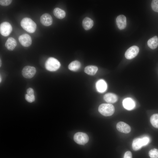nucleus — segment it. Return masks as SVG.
<instances>
[{"mask_svg":"<svg viewBox=\"0 0 158 158\" xmlns=\"http://www.w3.org/2000/svg\"><path fill=\"white\" fill-rule=\"evenodd\" d=\"M20 25L24 30L30 33H34L37 28L36 23L31 19L27 17L21 20Z\"/></svg>","mask_w":158,"mask_h":158,"instance_id":"obj_1","label":"nucleus"},{"mask_svg":"<svg viewBox=\"0 0 158 158\" xmlns=\"http://www.w3.org/2000/svg\"><path fill=\"white\" fill-rule=\"evenodd\" d=\"M98 111L104 116H110L114 113L115 108L114 106L110 104L103 103L99 106Z\"/></svg>","mask_w":158,"mask_h":158,"instance_id":"obj_2","label":"nucleus"},{"mask_svg":"<svg viewBox=\"0 0 158 158\" xmlns=\"http://www.w3.org/2000/svg\"><path fill=\"white\" fill-rule=\"evenodd\" d=\"M60 63L56 59L50 57L47 59L45 64L46 69L49 71H54L57 70L60 67Z\"/></svg>","mask_w":158,"mask_h":158,"instance_id":"obj_3","label":"nucleus"},{"mask_svg":"<svg viewBox=\"0 0 158 158\" xmlns=\"http://www.w3.org/2000/svg\"><path fill=\"white\" fill-rule=\"evenodd\" d=\"M73 139L76 143L80 145H83L88 142L89 137L85 133L78 132L74 134Z\"/></svg>","mask_w":158,"mask_h":158,"instance_id":"obj_4","label":"nucleus"},{"mask_svg":"<svg viewBox=\"0 0 158 158\" xmlns=\"http://www.w3.org/2000/svg\"><path fill=\"white\" fill-rule=\"evenodd\" d=\"M12 30V27L9 23L4 22L0 24V32L2 35L5 37L8 36Z\"/></svg>","mask_w":158,"mask_h":158,"instance_id":"obj_5","label":"nucleus"},{"mask_svg":"<svg viewBox=\"0 0 158 158\" xmlns=\"http://www.w3.org/2000/svg\"><path fill=\"white\" fill-rule=\"evenodd\" d=\"M36 71V69L35 67L27 66L23 68L22 73L23 76L25 78H30L34 76Z\"/></svg>","mask_w":158,"mask_h":158,"instance_id":"obj_6","label":"nucleus"},{"mask_svg":"<svg viewBox=\"0 0 158 158\" xmlns=\"http://www.w3.org/2000/svg\"><path fill=\"white\" fill-rule=\"evenodd\" d=\"M139 47L136 46H133L129 48L126 51L125 56L126 59H130L134 58L138 54Z\"/></svg>","mask_w":158,"mask_h":158,"instance_id":"obj_7","label":"nucleus"},{"mask_svg":"<svg viewBox=\"0 0 158 158\" xmlns=\"http://www.w3.org/2000/svg\"><path fill=\"white\" fill-rule=\"evenodd\" d=\"M18 40L20 44L24 47L30 46L32 43L31 37L27 34H24L20 36Z\"/></svg>","mask_w":158,"mask_h":158,"instance_id":"obj_8","label":"nucleus"},{"mask_svg":"<svg viewBox=\"0 0 158 158\" xmlns=\"http://www.w3.org/2000/svg\"><path fill=\"white\" fill-rule=\"evenodd\" d=\"M116 127L118 131L123 133H128L131 131L130 126L123 122L120 121L118 123Z\"/></svg>","mask_w":158,"mask_h":158,"instance_id":"obj_9","label":"nucleus"},{"mask_svg":"<svg viewBox=\"0 0 158 158\" xmlns=\"http://www.w3.org/2000/svg\"><path fill=\"white\" fill-rule=\"evenodd\" d=\"M40 21L43 25L48 26L52 24L53 19L52 17L49 14L45 13L41 16Z\"/></svg>","mask_w":158,"mask_h":158,"instance_id":"obj_10","label":"nucleus"},{"mask_svg":"<svg viewBox=\"0 0 158 158\" xmlns=\"http://www.w3.org/2000/svg\"><path fill=\"white\" fill-rule=\"evenodd\" d=\"M117 25L118 28L120 30L124 29L126 26V18L123 15L118 16L116 19Z\"/></svg>","mask_w":158,"mask_h":158,"instance_id":"obj_11","label":"nucleus"},{"mask_svg":"<svg viewBox=\"0 0 158 158\" xmlns=\"http://www.w3.org/2000/svg\"><path fill=\"white\" fill-rule=\"evenodd\" d=\"M123 105L125 109L128 110L134 109L135 105L134 101L130 98H127L124 99L123 101Z\"/></svg>","mask_w":158,"mask_h":158,"instance_id":"obj_12","label":"nucleus"},{"mask_svg":"<svg viewBox=\"0 0 158 158\" xmlns=\"http://www.w3.org/2000/svg\"><path fill=\"white\" fill-rule=\"evenodd\" d=\"M96 87L98 92L103 93L107 90V85L106 83L104 80L100 79L98 80L96 83Z\"/></svg>","mask_w":158,"mask_h":158,"instance_id":"obj_13","label":"nucleus"},{"mask_svg":"<svg viewBox=\"0 0 158 158\" xmlns=\"http://www.w3.org/2000/svg\"><path fill=\"white\" fill-rule=\"evenodd\" d=\"M103 98L106 102L109 104L114 103L118 100V97L116 95L110 93L105 94Z\"/></svg>","mask_w":158,"mask_h":158,"instance_id":"obj_14","label":"nucleus"},{"mask_svg":"<svg viewBox=\"0 0 158 158\" xmlns=\"http://www.w3.org/2000/svg\"><path fill=\"white\" fill-rule=\"evenodd\" d=\"M17 45V42L15 39L12 37L8 38L6 40L5 46L6 48L10 51L13 50Z\"/></svg>","mask_w":158,"mask_h":158,"instance_id":"obj_15","label":"nucleus"},{"mask_svg":"<svg viewBox=\"0 0 158 158\" xmlns=\"http://www.w3.org/2000/svg\"><path fill=\"white\" fill-rule=\"evenodd\" d=\"M94 25L93 20L90 18L86 17L83 20L82 25L83 28L86 30L91 29Z\"/></svg>","mask_w":158,"mask_h":158,"instance_id":"obj_16","label":"nucleus"},{"mask_svg":"<svg viewBox=\"0 0 158 158\" xmlns=\"http://www.w3.org/2000/svg\"><path fill=\"white\" fill-rule=\"evenodd\" d=\"M147 45L151 49H154L158 46V37L155 36L149 39L147 41Z\"/></svg>","mask_w":158,"mask_h":158,"instance_id":"obj_17","label":"nucleus"},{"mask_svg":"<svg viewBox=\"0 0 158 158\" xmlns=\"http://www.w3.org/2000/svg\"><path fill=\"white\" fill-rule=\"evenodd\" d=\"M141 138H136L134 139L132 144V147L134 151H137L143 147Z\"/></svg>","mask_w":158,"mask_h":158,"instance_id":"obj_18","label":"nucleus"},{"mask_svg":"<svg viewBox=\"0 0 158 158\" xmlns=\"http://www.w3.org/2000/svg\"><path fill=\"white\" fill-rule=\"evenodd\" d=\"M98 70L97 67L95 66L89 65L85 68L84 71L85 73L90 75H94Z\"/></svg>","mask_w":158,"mask_h":158,"instance_id":"obj_19","label":"nucleus"},{"mask_svg":"<svg viewBox=\"0 0 158 158\" xmlns=\"http://www.w3.org/2000/svg\"><path fill=\"white\" fill-rule=\"evenodd\" d=\"M54 16L59 19L64 18L66 16L65 11L59 8H56L54 9L53 11Z\"/></svg>","mask_w":158,"mask_h":158,"instance_id":"obj_20","label":"nucleus"},{"mask_svg":"<svg viewBox=\"0 0 158 158\" xmlns=\"http://www.w3.org/2000/svg\"><path fill=\"white\" fill-rule=\"evenodd\" d=\"M81 63L78 61H73L71 62L68 65L69 69L72 71H77L81 67Z\"/></svg>","mask_w":158,"mask_h":158,"instance_id":"obj_21","label":"nucleus"},{"mask_svg":"<svg viewBox=\"0 0 158 158\" xmlns=\"http://www.w3.org/2000/svg\"><path fill=\"white\" fill-rule=\"evenodd\" d=\"M150 121L154 127L158 128V114H153L150 117Z\"/></svg>","mask_w":158,"mask_h":158,"instance_id":"obj_22","label":"nucleus"},{"mask_svg":"<svg viewBox=\"0 0 158 158\" xmlns=\"http://www.w3.org/2000/svg\"><path fill=\"white\" fill-rule=\"evenodd\" d=\"M149 155L151 158H158V150L154 148L149 152Z\"/></svg>","mask_w":158,"mask_h":158,"instance_id":"obj_23","label":"nucleus"},{"mask_svg":"<svg viewBox=\"0 0 158 158\" xmlns=\"http://www.w3.org/2000/svg\"><path fill=\"white\" fill-rule=\"evenodd\" d=\"M151 6L152 9L154 11L158 12V0L152 1Z\"/></svg>","mask_w":158,"mask_h":158,"instance_id":"obj_24","label":"nucleus"},{"mask_svg":"<svg viewBox=\"0 0 158 158\" xmlns=\"http://www.w3.org/2000/svg\"><path fill=\"white\" fill-rule=\"evenodd\" d=\"M141 139L143 146L146 145L150 141V139L147 136H144Z\"/></svg>","mask_w":158,"mask_h":158,"instance_id":"obj_25","label":"nucleus"},{"mask_svg":"<svg viewBox=\"0 0 158 158\" xmlns=\"http://www.w3.org/2000/svg\"><path fill=\"white\" fill-rule=\"evenodd\" d=\"M25 98L26 100L29 102L32 103L35 100L34 95L29 96L26 94L25 95Z\"/></svg>","mask_w":158,"mask_h":158,"instance_id":"obj_26","label":"nucleus"},{"mask_svg":"<svg viewBox=\"0 0 158 158\" xmlns=\"http://www.w3.org/2000/svg\"><path fill=\"white\" fill-rule=\"evenodd\" d=\"M12 1L11 0H0V4L2 6H7L9 5Z\"/></svg>","mask_w":158,"mask_h":158,"instance_id":"obj_27","label":"nucleus"},{"mask_svg":"<svg viewBox=\"0 0 158 158\" xmlns=\"http://www.w3.org/2000/svg\"><path fill=\"white\" fill-rule=\"evenodd\" d=\"M131 152L130 151L126 152L124 154L123 158H132Z\"/></svg>","mask_w":158,"mask_h":158,"instance_id":"obj_28","label":"nucleus"},{"mask_svg":"<svg viewBox=\"0 0 158 158\" xmlns=\"http://www.w3.org/2000/svg\"><path fill=\"white\" fill-rule=\"evenodd\" d=\"M27 94L29 96H32L34 95L33 90L31 88H29L27 90Z\"/></svg>","mask_w":158,"mask_h":158,"instance_id":"obj_29","label":"nucleus"},{"mask_svg":"<svg viewBox=\"0 0 158 158\" xmlns=\"http://www.w3.org/2000/svg\"><path fill=\"white\" fill-rule=\"evenodd\" d=\"M0 66L1 67V59H0Z\"/></svg>","mask_w":158,"mask_h":158,"instance_id":"obj_30","label":"nucleus"},{"mask_svg":"<svg viewBox=\"0 0 158 158\" xmlns=\"http://www.w3.org/2000/svg\"><path fill=\"white\" fill-rule=\"evenodd\" d=\"M0 83L1 82V77H0Z\"/></svg>","mask_w":158,"mask_h":158,"instance_id":"obj_31","label":"nucleus"}]
</instances>
